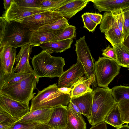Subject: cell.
<instances>
[{"mask_svg": "<svg viewBox=\"0 0 129 129\" xmlns=\"http://www.w3.org/2000/svg\"><path fill=\"white\" fill-rule=\"evenodd\" d=\"M49 129H55V128H50Z\"/></svg>", "mask_w": 129, "mask_h": 129, "instance_id": "c3c4849f", "label": "cell"}, {"mask_svg": "<svg viewBox=\"0 0 129 129\" xmlns=\"http://www.w3.org/2000/svg\"><path fill=\"white\" fill-rule=\"evenodd\" d=\"M34 73L20 72L12 73L8 75H0V89L14 84Z\"/></svg>", "mask_w": 129, "mask_h": 129, "instance_id": "603a6c76", "label": "cell"}, {"mask_svg": "<svg viewBox=\"0 0 129 129\" xmlns=\"http://www.w3.org/2000/svg\"><path fill=\"white\" fill-rule=\"evenodd\" d=\"M53 108L39 109L29 111L18 120L24 123H40L47 124L50 119Z\"/></svg>", "mask_w": 129, "mask_h": 129, "instance_id": "9a60e30c", "label": "cell"}, {"mask_svg": "<svg viewBox=\"0 0 129 129\" xmlns=\"http://www.w3.org/2000/svg\"><path fill=\"white\" fill-rule=\"evenodd\" d=\"M102 55L104 56L109 58L116 61V56L113 47L108 46L103 50Z\"/></svg>", "mask_w": 129, "mask_h": 129, "instance_id": "f35d334b", "label": "cell"}, {"mask_svg": "<svg viewBox=\"0 0 129 129\" xmlns=\"http://www.w3.org/2000/svg\"><path fill=\"white\" fill-rule=\"evenodd\" d=\"M64 29L57 30L41 29L30 31L28 34L29 43L35 47L50 42Z\"/></svg>", "mask_w": 129, "mask_h": 129, "instance_id": "2e32d148", "label": "cell"}, {"mask_svg": "<svg viewBox=\"0 0 129 129\" xmlns=\"http://www.w3.org/2000/svg\"><path fill=\"white\" fill-rule=\"evenodd\" d=\"M128 70H129V67H128Z\"/></svg>", "mask_w": 129, "mask_h": 129, "instance_id": "681fc988", "label": "cell"}, {"mask_svg": "<svg viewBox=\"0 0 129 129\" xmlns=\"http://www.w3.org/2000/svg\"><path fill=\"white\" fill-rule=\"evenodd\" d=\"M63 17L60 13L49 10L32 15L19 22L32 31L39 30L40 28L52 23Z\"/></svg>", "mask_w": 129, "mask_h": 129, "instance_id": "9c48e42d", "label": "cell"}, {"mask_svg": "<svg viewBox=\"0 0 129 129\" xmlns=\"http://www.w3.org/2000/svg\"><path fill=\"white\" fill-rule=\"evenodd\" d=\"M30 31L20 23L7 21L1 16L0 48L11 46L16 48L29 43Z\"/></svg>", "mask_w": 129, "mask_h": 129, "instance_id": "6da1fadb", "label": "cell"}, {"mask_svg": "<svg viewBox=\"0 0 129 129\" xmlns=\"http://www.w3.org/2000/svg\"><path fill=\"white\" fill-rule=\"evenodd\" d=\"M58 89L62 93L65 94H69L71 93L72 88H70L63 87L58 88Z\"/></svg>", "mask_w": 129, "mask_h": 129, "instance_id": "ee69618b", "label": "cell"}, {"mask_svg": "<svg viewBox=\"0 0 129 129\" xmlns=\"http://www.w3.org/2000/svg\"><path fill=\"white\" fill-rule=\"evenodd\" d=\"M76 27L75 26L69 25L53 38L50 42H55L74 39L76 37Z\"/></svg>", "mask_w": 129, "mask_h": 129, "instance_id": "83f0119b", "label": "cell"}, {"mask_svg": "<svg viewBox=\"0 0 129 129\" xmlns=\"http://www.w3.org/2000/svg\"><path fill=\"white\" fill-rule=\"evenodd\" d=\"M71 96V93L65 94L60 92L56 84L50 85L42 90H38L37 95L31 100L29 111L68 105Z\"/></svg>", "mask_w": 129, "mask_h": 129, "instance_id": "7a4b0ae2", "label": "cell"}, {"mask_svg": "<svg viewBox=\"0 0 129 129\" xmlns=\"http://www.w3.org/2000/svg\"><path fill=\"white\" fill-rule=\"evenodd\" d=\"M13 0H4V8L6 10H8L10 7Z\"/></svg>", "mask_w": 129, "mask_h": 129, "instance_id": "b9f144b4", "label": "cell"}, {"mask_svg": "<svg viewBox=\"0 0 129 129\" xmlns=\"http://www.w3.org/2000/svg\"><path fill=\"white\" fill-rule=\"evenodd\" d=\"M89 129H107L106 123L103 122L92 126Z\"/></svg>", "mask_w": 129, "mask_h": 129, "instance_id": "60d3db41", "label": "cell"}, {"mask_svg": "<svg viewBox=\"0 0 129 129\" xmlns=\"http://www.w3.org/2000/svg\"><path fill=\"white\" fill-rule=\"evenodd\" d=\"M89 2V0H70L54 11L60 13L68 20L82 10Z\"/></svg>", "mask_w": 129, "mask_h": 129, "instance_id": "ac0fdd59", "label": "cell"}, {"mask_svg": "<svg viewBox=\"0 0 129 129\" xmlns=\"http://www.w3.org/2000/svg\"><path fill=\"white\" fill-rule=\"evenodd\" d=\"M123 11L124 19L123 34L124 39L129 33V8Z\"/></svg>", "mask_w": 129, "mask_h": 129, "instance_id": "74e56055", "label": "cell"}, {"mask_svg": "<svg viewBox=\"0 0 129 129\" xmlns=\"http://www.w3.org/2000/svg\"><path fill=\"white\" fill-rule=\"evenodd\" d=\"M40 123H26L20 122L18 121L8 129H34Z\"/></svg>", "mask_w": 129, "mask_h": 129, "instance_id": "8d00e7d4", "label": "cell"}, {"mask_svg": "<svg viewBox=\"0 0 129 129\" xmlns=\"http://www.w3.org/2000/svg\"><path fill=\"white\" fill-rule=\"evenodd\" d=\"M29 104L13 100L0 93V110L17 121L29 111Z\"/></svg>", "mask_w": 129, "mask_h": 129, "instance_id": "30bf717a", "label": "cell"}, {"mask_svg": "<svg viewBox=\"0 0 129 129\" xmlns=\"http://www.w3.org/2000/svg\"><path fill=\"white\" fill-rule=\"evenodd\" d=\"M53 108L47 124L51 128L66 129L68 121V106L60 105Z\"/></svg>", "mask_w": 129, "mask_h": 129, "instance_id": "5bb4252c", "label": "cell"}, {"mask_svg": "<svg viewBox=\"0 0 129 129\" xmlns=\"http://www.w3.org/2000/svg\"><path fill=\"white\" fill-rule=\"evenodd\" d=\"M116 129H129V126L126 124L122 125L121 126L117 128Z\"/></svg>", "mask_w": 129, "mask_h": 129, "instance_id": "7dc6e473", "label": "cell"}, {"mask_svg": "<svg viewBox=\"0 0 129 129\" xmlns=\"http://www.w3.org/2000/svg\"><path fill=\"white\" fill-rule=\"evenodd\" d=\"M52 11L46 8H33L21 6L14 0L9 9L6 10L2 16L6 20L19 22L22 19L36 14L47 11Z\"/></svg>", "mask_w": 129, "mask_h": 129, "instance_id": "8fae6325", "label": "cell"}, {"mask_svg": "<svg viewBox=\"0 0 129 129\" xmlns=\"http://www.w3.org/2000/svg\"><path fill=\"white\" fill-rule=\"evenodd\" d=\"M92 83L85 77H81L73 85L71 91V98H74L93 90L90 87Z\"/></svg>", "mask_w": 129, "mask_h": 129, "instance_id": "7402d4cb", "label": "cell"}, {"mask_svg": "<svg viewBox=\"0 0 129 129\" xmlns=\"http://www.w3.org/2000/svg\"><path fill=\"white\" fill-rule=\"evenodd\" d=\"M117 103L108 87H97L93 91L91 116L88 119L92 125L104 121L107 114Z\"/></svg>", "mask_w": 129, "mask_h": 129, "instance_id": "277c9868", "label": "cell"}, {"mask_svg": "<svg viewBox=\"0 0 129 129\" xmlns=\"http://www.w3.org/2000/svg\"><path fill=\"white\" fill-rule=\"evenodd\" d=\"M116 56V61L120 66L127 68L129 67V48L123 43L113 47Z\"/></svg>", "mask_w": 129, "mask_h": 129, "instance_id": "cb8c5ba5", "label": "cell"}, {"mask_svg": "<svg viewBox=\"0 0 129 129\" xmlns=\"http://www.w3.org/2000/svg\"><path fill=\"white\" fill-rule=\"evenodd\" d=\"M123 43L124 45L129 48V33L124 38Z\"/></svg>", "mask_w": 129, "mask_h": 129, "instance_id": "bcb514c9", "label": "cell"}, {"mask_svg": "<svg viewBox=\"0 0 129 129\" xmlns=\"http://www.w3.org/2000/svg\"><path fill=\"white\" fill-rule=\"evenodd\" d=\"M99 28L102 33H104L106 39L113 47L123 42V34L119 29L112 13H104Z\"/></svg>", "mask_w": 129, "mask_h": 129, "instance_id": "ba28073f", "label": "cell"}, {"mask_svg": "<svg viewBox=\"0 0 129 129\" xmlns=\"http://www.w3.org/2000/svg\"><path fill=\"white\" fill-rule=\"evenodd\" d=\"M110 12L112 13L116 20L119 29L121 33L123 34L124 19L123 10L121 9H119L112 11Z\"/></svg>", "mask_w": 129, "mask_h": 129, "instance_id": "836d02e7", "label": "cell"}, {"mask_svg": "<svg viewBox=\"0 0 129 129\" xmlns=\"http://www.w3.org/2000/svg\"><path fill=\"white\" fill-rule=\"evenodd\" d=\"M121 120L124 123H129V99L123 100L117 103Z\"/></svg>", "mask_w": 129, "mask_h": 129, "instance_id": "f1b7e54d", "label": "cell"}, {"mask_svg": "<svg viewBox=\"0 0 129 129\" xmlns=\"http://www.w3.org/2000/svg\"><path fill=\"white\" fill-rule=\"evenodd\" d=\"M14 48L11 46L0 48V64L4 63L10 57Z\"/></svg>", "mask_w": 129, "mask_h": 129, "instance_id": "e575fe53", "label": "cell"}, {"mask_svg": "<svg viewBox=\"0 0 129 129\" xmlns=\"http://www.w3.org/2000/svg\"><path fill=\"white\" fill-rule=\"evenodd\" d=\"M33 46L29 43L25 45L21 48L17 55L15 61L16 66L12 73H35L29 62V58Z\"/></svg>", "mask_w": 129, "mask_h": 129, "instance_id": "4fadbf2b", "label": "cell"}, {"mask_svg": "<svg viewBox=\"0 0 129 129\" xmlns=\"http://www.w3.org/2000/svg\"><path fill=\"white\" fill-rule=\"evenodd\" d=\"M85 36L77 40L75 44L77 61L80 62L85 71V77L89 79L94 87L96 86L94 59L85 40Z\"/></svg>", "mask_w": 129, "mask_h": 129, "instance_id": "52a82bcc", "label": "cell"}, {"mask_svg": "<svg viewBox=\"0 0 129 129\" xmlns=\"http://www.w3.org/2000/svg\"><path fill=\"white\" fill-rule=\"evenodd\" d=\"M96 84L99 87L107 88L119 73L120 66L116 61L104 56L99 57L94 63Z\"/></svg>", "mask_w": 129, "mask_h": 129, "instance_id": "8992f818", "label": "cell"}, {"mask_svg": "<svg viewBox=\"0 0 129 129\" xmlns=\"http://www.w3.org/2000/svg\"><path fill=\"white\" fill-rule=\"evenodd\" d=\"M104 122L117 128L121 126L124 123L121 120L117 103L114 105L109 112Z\"/></svg>", "mask_w": 129, "mask_h": 129, "instance_id": "d4e9b609", "label": "cell"}, {"mask_svg": "<svg viewBox=\"0 0 129 129\" xmlns=\"http://www.w3.org/2000/svg\"><path fill=\"white\" fill-rule=\"evenodd\" d=\"M16 121L7 114L0 110V129H8Z\"/></svg>", "mask_w": 129, "mask_h": 129, "instance_id": "1f68e13d", "label": "cell"}, {"mask_svg": "<svg viewBox=\"0 0 129 129\" xmlns=\"http://www.w3.org/2000/svg\"><path fill=\"white\" fill-rule=\"evenodd\" d=\"M99 12H110L119 9L123 10L129 8V0H89Z\"/></svg>", "mask_w": 129, "mask_h": 129, "instance_id": "e0dca14e", "label": "cell"}, {"mask_svg": "<svg viewBox=\"0 0 129 129\" xmlns=\"http://www.w3.org/2000/svg\"><path fill=\"white\" fill-rule=\"evenodd\" d=\"M84 24V27L89 32H93L98 25L89 17L87 13H84L81 16Z\"/></svg>", "mask_w": 129, "mask_h": 129, "instance_id": "d590c367", "label": "cell"}, {"mask_svg": "<svg viewBox=\"0 0 129 129\" xmlns=\"http://www.w3.org/2000/svg\"><path fill=\"white\" fill-rule=\"evenodd\" d=\"M69 25L68 20L63 17L52 23L40 28L39 30H59L64 29Z\"/></svg>", "mask_w": 129, "mask_h": 129, "instance_id": "f546056e", "label": "cell"}, {"mask_svg": "<svg viewBox=\"0 0 129 129\" xmlns=\"http://www.w3.org/2000/svg\"><path fill=\"white\" fill-rule=\"evenodd\" d=\"M68 121L66 129H86V124L82 115L68 106Z\"/></svg>", "mask_w": 129, "mask_h": 129, "instance_id": "ffe728a7", "label": "cell"}, {"mask_svg": "<svg viewBox=\"0 0 129 129\" xmlns=\"http://www.w3.org/2000/svg\"><path fill=\"white\" fill-rule=\"evenodd\" d=\"M39 78L35 73L10 86L0 89V93L17 101L29 104L35 96L34 91L37 88Z\"/></svg>", "mask_w": 129, "mask_h": 129, "instance_id": "5b68a950", "label": "cell"}, {"mask_svg": "<svg viewBox=\"0 0 129 129\" xmlns=\"http://www.w3.org/2000/svg\"><path fill=\"white\" fill-rule=\"evenodd\" d=\"M90 19L97 25L100 24L103 15L100 14L87 13Z\"/></svg>", "mask_w": 129, "mask_h": 129, "instance_id": "ab89813d", "label": "cell"}, {"mask_svg": "<svg viewBox=\"0 0 129 129\" xmlns=\"http://www.w3.org/2000/svg\"><path fill=\"white\" fill-rule=\"evenodd\" d=\"M70 1V0H41V8L50 9L52 11H54Z\"/></svg>", "mask_w": 129, "mask_h": 129, "instance_id": "4dcf8cb0", "label": "cell"}, {"mask_svg": "<svg viewBox=\"0 0 129 129\" xmlns=\"http://www.w3.org/2000/svg\"><path fill=\"white\" fill-rule=\"evenodd\" d=\"M111 89L112 94L117 103L122 100L129 99V86H117Z\"/></svg>", "mask_w": 129, "mask_h": 129, "instance_id": "484cf974", "label": "cell"}, {"mask_svg": "<svg viewBox=\"0 0 129 129\" xmlns=\"http://www.w3.org/2000/svg\"><path fill=\"white\" fill-rule=\"evenodd\" d=\"M85 74L82 65L77 61L69 69L64 72L59 77L58 82V87L72 88L73 85L83 76Z\"/></svg>", "mask_w": 129, "mask_h": 129, "instance_id": "7c38bea8", "label": "cell"}, {"mask_svg": "<svg viewBox=\"0 0 129 129\" xmlns=\"http://www.w3.org/2000/svg\"><path fill=\"white\" fill-rule=\"evenodd\" d=\"M69 104L71 106L75 111L77 113L82 114L81 111L78 108L74 103L70 101Z\"/></svg>", "mask_w": 129, "mask_h": 129, "instance_id": "f6af8a7d", "label": "cell"}, {"mask_svg": "<svg viewBox=\"0 0 129 129\" xmlns=\"http://www.w3.org/2000/svg\"><path fill=\"white\" fill-rule=\"evenodd\" d=\"M16 50L14 48L10 57L3 64H0V75H8L12 72L16 56Z\"/></svg>", "mask_w": 129, "mask_h": 129, "instance_id": "4316f807", "label": "cell"}, {"mask_svg": "<svg viewBox=\"0 0 129 129\" xmlns=\"http://www.w3.org/2000/svg\"><path fill=\"white\" fill-rule=\"evenodd\" d=\"M49 126L47 124L44 123H39L37 125L34 129H49Z\"/></svg>", "mask_w": 129, "mask_h": 129, "instance_id": "7bdbcfd3", "label": "cell"}, {"mask_svg": "<svg viewBox=\"0 0 129 129\" xmlns=\"http://www.w3.org/2000/svg\"><path fill=\"white\" fill-rule=\"evenodd\" d=\"M31 63L35 73L39 78L59 77L64 72L65 65L63 58L52 56L43 50L33 57Z\"/></svg>", "mask_w": 129, "mask_h": 129, "instance_id": "3957f363", "label": "cell"}, {"mask_svg": "<svg viewBox=\"0 0 129 129\" xmlns=\"http://www.w3.org/2000/svg\"><path fill=\"white\" fill-rule=\"evenodd\" d=\"M93 92L87 93L76 98H71L70 100L76 105L82 114L86 116L87 119L91 114Z\"/></svg>", "mask_w": 129, "mask_h": 129, "instance_id": "d6986e66", "label": "cell"}, {"mask_svg": "<svg viewBox=\"0 0 129 129\" xmlns=\"http://www.w3.org/2000/svg\"><path fill=\"white\" fill-rule=\"evenodd\" d=\"M72 39L55 42H49L42 44L39 46L43 50L50 54L53 53H61L71 47L73 42Z\"/></svg>", "mask_w": 129, "mask_h": 129, "instance_id": "44dd1931", "label": "cell"}, {"mask_svg": "<svg viewBox=\"0 0 129 129\" xmlns=\"http://www.w3.org/2000/svg\"><path fill=\"white\" fill-rule=\"evenodd\" d=\"M15 2L21 6L33 8H42L41 0H14Z\"/></svg>", "mask_w": 129, "mask_h": 129, "instance_id": "d6a6232c", "label": "cell"}]
</instances>
